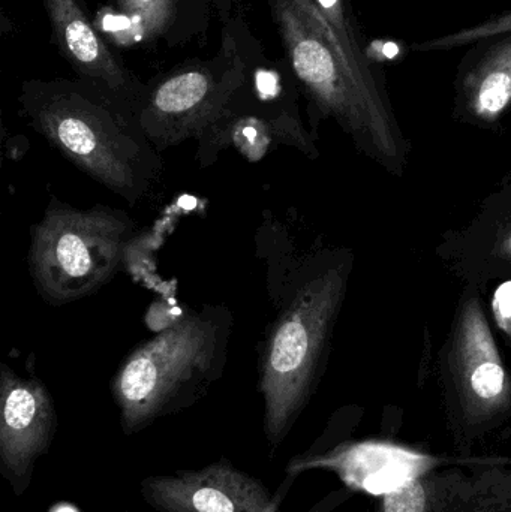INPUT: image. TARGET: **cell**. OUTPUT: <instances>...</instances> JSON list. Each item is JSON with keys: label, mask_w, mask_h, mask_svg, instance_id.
Returning a JSON list of instances; mask_svg holds the SVG:
<instances>
[{"label": "cell", "mask_w": 511, "mask_h": 512, "mask_svg": "<svg viewBox=\"0 0 511 512\" xmlns=\"http://www.w3.org/2000/svg\"><path fill=\"white\" fill-rule=\"evenodd\" d=\"M21 114L71 164L129 204L158 185L162 159L140 108L89 81H27Z\"/></svg>", "instance_id": "6da1fadb"}, {"label": "cell", "mask_w": 511, "mask_h": 512, "mask_svg": "<svg viewBox=\"0 0 511 512\" xmlns=\"http://www.w3.org/2000/svg\"><path fill=\"white\" fill-rule=\"evenodd\" d=\"M291 69L321 119H332L357 152L390 176L410 164L405 137L384 84L363 77L314 0H269Z\"/></svg>", "instance_id": "7a4b0ae2"}, {"label": "cell", "mask_w": 511, "mask_h": 512, "mask_svg": "<svg viewBox=\"0 0 511 512\" xmlns=\"http://www.w3.org/2000/svg\"><path fill=\"white\" fill-rule=\"evenodd\" d=\"M354 268L350 249L312 256L261 352L264 430L278 447L324 372Z\"/></svg>", "instance_id": "3957f363"}, {"label": "cell", "mask_w": 511, "mask_h": 512, "mask_svg": "<svg viewBox=\"0 0 511 512\" xmlns=\"http://www.w3.org/2000/svg\"><path fill=\"white\" fill-rule=\"evenodd\" d=\"M230 333V312L204 306L135 348L113 382L123 429L138 432L200 397L224 372Z\"/></svg>", "instance_id": "277c9868"}, {"label": "cell", "mask_w": 511, "mask_h": 512, "mask_svg": "<svg viewBox=\"0 0 511 512\" xmlns=\"http://www.w3.org/2000/svg\"><path fill=\"white\" fill-rule=\"evenodd\" d=\"M134 236V222L120 210L54 201L32 228L29 265L36 289L54 306L93 294L119 271Z\"/></svg>", "instance_id": "5b68a950"}, {"label": "cell", "mask_w": 511, "mask_h": 512, "mask_svg": "<svg viewBox=\"0 0 511 512\" xmlns=\"http://www.w3.org/2000/svg\"><path fill=\"white\" fill-rule=\"evenodd\" d=\"M243 83L242 66L197 63L168 75L144 96L140 122L159 153L191 138L203 141L230 116Z\"/></svg>", "instance_id": "8992f818"}, {"label": "cell", "mask_w": 511, "mask_h": 512, "mask_svg": "<svg viewBox=\"0 0 511 512\" xmlns=\"http://www.w3.org/2000/svg\"><path fill=\"white\" fill-rule=\"evenodd\" d=\"M435 256L461 285L486 291L491 283L511 279V171L467 224L441 234Z\"/></svg>", "instance_id": "52a82bcc"}, {"label": "cell", "mask_w": 511, "mask_h": 512, "mask_svg": "<svg viewBox=\"0 0 511 512\" xmlns=\"http://www.w3.org/2000/svg\"><path fill=\"white\" fill-rule=\"evenodd\" d=\"M56 412L47 388L2 367L0 384V465L15 495L29 486L36 460L48 450Z\"/></svg>", "instance_id": "ba28073f"}, {"label": "cell", "mask_w": 511, "mask_h": 512, "mask_svg": "<svg viewBox=\"0 0 511 512\" xmlns=\"http://www.w3.org/2000/svg\"><path fill=\"white\" fill-rule=\"evenodd\" d=\"M141 495L159 512H267L278 501L260 480L228 462L146 478Z\"/></svg>", "instance_id": "9c48e42d"}, {"label": "cell", "mask_w": 511, "mask_h": 512, "mask_svg": "<svg viewBox=\"0 0 511 512\" xmlns=\"http://www.w3.org/2000/svg\"><path fill=\"white\" fill-rule=\"evenodd\" d=\"M511 108V32L476 42L455 78L453 119L498 132Z\"/></svg>", "instance_id": "30bf717a"}, {"label": "cell", "mask_w": 511, "mask_h": 512, "mask_svg": "<svg viewBox=\"0 0 511 512\" xmlns=\"http://www.w3.org/2000/svg\"><path fill=\"white\" fill-rule=\"evenodd\" d=\"M54 38L62 56L81 80L104 87L117 98L141 108L146 89L114 59L78 0H44Z\"/></svg>", "instance_id": "8fae6325"}, {"label": "cell", "mask_w": 511, "mask_h": 512, "mask_svg": "<svg viewBox=\"0 0 511 512\" xmlns=\"http://www.w3.org/2000/svg\"><path fill=\"white\" fill-rule=\"evenodd\" d=\"M321 14L326 18L327 23L332 26L333 32L338 36L345 54L350 59L351 65L368 80L374 83L384 84V77L380 69L375 68L363 48L360 41V32L354 21L353 12L348 6L347 0H314Z\"/></svg>", "instance_id": "7c38bea8"}, {"label": "cell", "mask_w": 511, "mask_h": 512, "mask_svg": "<svg viewBox=\"0 0 511 512\" xmlns=\"http://www.w3.org/2000/svg\"><path fill=\"white\" fill-rule=\"evenodd\" d=\"M510 32L511 8L501 12V14L492 15L491 18L482 21V23L465 27V29L459 30V32L449 33V35L438 36V38L414 44L413 50L420 51V53L456 50V48L470 47V45L483 41V39Z\"/></svg>", "instance_id": "4fadbf2b"}, {"label": "cell", "mask_w": 511, "mask_h": 512, "mask_svg": "<svg viewBox=\"0 0 511 512\" xmlns=\"http://www.w3.org/2000/svg\"><path fill=\"white\" fill-rule=\"evenodd\" d=\"M126 15L135 20L144 35L158 36L173 20L176 0H117Z\"/></svg>", "instance_id": "5bb4252c"}, {"label": "cell", "mask_w": 511, "mask_h": 512, "mask_svg": "<svg viewBox=\"0 0 511 512\" xmlns=\"http://www.w3.org/2000/svg\"><path fill=\"white\" fill-rule=\"evenodd\" d=\"M488 309L492 327L511 349V279L497 283Z\"/></svg>", "instance_id": "9a60e30c"}, {"label": "cell", "mask_w": 511, "mask_h": 512, "mask_svg": "<svg viewBox=\"0 0 511 512\" xmlns=\"http://www.w3.org/2000/svg\"><path fill=\"white\" fill-rule=\"evenodd\" d=\"M425 508V489L416 480L396 487L384 499V512H425Z\"/></svg>", "instance_id": "2e32d148"}, {"label": "cell", "mask_w": 511, "mask_h": 512, "mask_svg": "<svg viewBox=\"0 0 511 512\" xmlns=\"http://www.w3.org/2000/svg\"><path fill=\"white\" fill-rule=\"evenodd\" d=\"M267 512H281V511H279V502L276 501L275 504H273V507L270 508V510Z\"/></svg>", "instance_id": "e0dca14e"}]
</instances>
